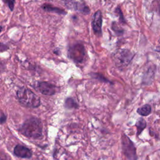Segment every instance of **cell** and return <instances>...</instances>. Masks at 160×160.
<instances>
[{
    "label": "cell",
    "instance_id": "18",
    "mask_svg": "<svg viewBox=\"0 0 160 160\" xmlns=\"http://www.w3.org/2000/svg\"><path fill=\"white\" fill-rule=\"evenodd\" d=\"M2 1L4 3H6L8 6L11 11H13L14 4H15V0H2Z\"/></svg>",
    "mask_w": 160,
    "mask_h": 160
},
{
    "label": "cell",
    "instance_id": "8",
    "mask_svg": "<svg viewBox=\"0 0 160 160\" xmlns=\"http://www.w3.org/2000/svg\"><path fill=\"white\" fill-rule=\"evenodd\" d=\"M38 88L41 94L46 96H52L56 93V86L48 82H39Z\"/></svg>",
    "mask_w": 160,
    "mask_h": 160
},
{
    "label": "cell",
    "instance_id": "11",
    "mask_svg": "<svg viewBox=\"0 0 160 160\" xmlns=\"http://www.w3.org/2000/svg\"><path fill=\"white\" fill-rule=\"evenodd\" d=\"M151 109V106L149 104H146L139 108L137 109V112L142 116H147L151 114L152 111Z\"/></svg>",
    "mask_w": 160,
    "mask_h": 160
},
{
    "label": "cell",
    "instance_id": "20",
    "mask_svg": "<svg viewBox=\"0 0 160 160\" xmlns=\"http://www.w3.org/2000/svg\"><path fill=\"white\" fill-rule=\"evenodd\" d=\"M8 48V47L6 46V44H2V43L1 44V52H2L3 51L7 49Z\"/></svg>",
    "mask_w": 160,
    "mask_h": 160
},
{
    "label": "cell",
    "instance_id": "19",
    "mask_svg": "<svg viewBox=\"0 0 160 160\" xmlns=\"http://www.w3.org/2000/svg\"><path fill=\"white\" fill-rule=\"evenodd\" d=\"M6 121V115L2 112L1 113V124H3Z\"/></svg>",
    "mask_w": 160,
    "mask_h": 160
},
{
    "label": "cell",
    "instance_id": "15",
    "mask_svg": "<svg viewBox=\"0 0 160 160\" xmlns=\"http://www.w3.org/2000/svg\"><path fill=\"white\" fill-rule=\"evenodd\" d=\"M111 28L113 30V31L118 35V36H121L123 34L124 30L122 29H121L117 24L116 22H112L111 24Z\"/></svg>",
    "mask_w": 160,
    "mask_h": 160
},
{
    "label": "cell",
    "instance_id": "3",
    "mask_svg": "<svg viewBox=\"0 0 160 160\" xmlns=\"http://www.w3.org/2000/svg\"><path fill=\"white\" fill-rule=\"evenodd\" d=\"M133 56L134 54L129 50L122 49L115 52L112 54V58L116 66L122 69L130 63Z\"/></svg>",
    "mask_w": 160,
    "mask_h": 160
},
{
    "label": "cell",
    "instance_id": "7",
    "mask_svg": "<svg viewBox=\"0 0 160 160\" xmlns=\"http://www.w3.org/2000/svg\"><path fill=\"white\" fill-rule=\"evenodd\" d=\"M102 13L100 10H98L94 14L92 21V29L94 34L97 36H101L102 34Z\"/></svg>",
    "mask_w": 160,
    "mask_h": 160
},
{
    "label": "cell",
    "instance_id": "10",
    "mask_svg": "<svg viewBox=\"0 0 160 160\" xmlns=\"http://www.w3.org/2000/svg\"><path fill=\"white\" fill-rule=\"evenodd\" d=\"M41 8L44 11L47 12H52L57 13L58 14H63V15L66 14V12L64 9H61L58 7L53 6L52 5L49 4H44L42 5Z\"/></svg>",
    "mask_w": 160,
    "mask_h": 160
},
{
    "label": "cell",
    "instance_id": "2",
    "mask_svg": "<svg viewBox=\"0 0 160 160\" xmlns=\"http://www.w3.org/2000/svg\"><path fill=\"white\" fill-rule=\"evenodd\" d=\"M16 96L19 103L26 107L36 108L41 104L40 98L31 90L24 87L18 89Z\"/></svg>",
    "mask_w": 160,
    "mask_h": 160
},
{
    "label": "cell",
    "instance_id": "1",
    "mask_svg": "<svg viewBox=\"0 0 160 160\" xmlns=\"http://www.w3.org/2000/svg\"><path fill=\"white\" fill-rule=\"evenodd\" d=\"M24 136L33 139H40L42 136V124L41 119L32 117L26 120L19 129Z\"/></svg>",
    "mask_w": 160,
    "mask_h": 160
},
{
    "label": "cell",
    "instance_id": "17",
    "mask_svg": "<svg viewBox=\"0 0 160 160\" xmlns=\"http://www.w3.org/2000/svg\"><path fill=\"white\" fill-rule=\"evenodd\" d=\"M115 12L118 14L119 17V20L122 23H125L126 22V21L124 18V16H123V14H122V12L121 9V8L119 7H117L115 9Z\"/></svg>",
    "mask_w": 160,
    "mask_h": 160
},
{
    "label": "cell",
    "instance_id": "22",
    "mask_svg": "<svg viewBox=\"0 0 160 160\" xmlns=\"http://www.w3.org/2000/svg\"><path fill=\"white\" fill-rule=\"evenodd\" d=\"M68 1V0H64V1L65 2V1Z\"/></svg>",
    "mask_w": 160,
    "mask_h": 160
},
{
    "label": "cell",
    "instance_id": "12",
    "mask_svg": "<svg viewBox=\"0 0 160 160\" xmlns=\"http://www.w3.org/2000/svg\"><path fill=\"white\" fill-rule=\"evenodd\" d=\"M135 126L137 128V136H139L146 128V122L142 118H140L136 121Z\"/></svg>",
    "mask_w": 160,
    "mask_h": 160
},
{
    "label": "cell",
    "instance_id": "13",
    "mask_svg": "<svg viewBox=\"0 0 160 160\" xmlns=\"http://www.w3.org/2000/svg\"><path fill=\"white\" fill-rule=\"evenodd\" d=\"M78 106V104L72 98H68L64 101V107L67 109H76Z\"/></svg>",
    "mask_w": 160,
    "mask_h": 160
},
{
    "label": "cell",
    "instance_id": "21",
    "mask_svg": "<svg viewBox=\"0 0 160 160\" xmlns=\"http://www.w3.org/2000/svg\"><path fill=\"white\" fill-rule=\"evenodd\" d=\"M155 51H158V52H160V38L159 39V44L157 46V48L155 49Z\"/></svg>",
    "mask_w": 160,
    "mask_h": 160
},
{
    "label": "cell",
    "instance_id": "6",
    "mask_svg": "<svg viewBox=\"0 0 160 160\" xmlns=\"http://www.w3.org/2000/svg\"><path fill=\"white\" fill-rule=\"evenodd\" d=\"M66 7L69 9H72L82 14H88L90 12L89 7L84 3L76 1L75 0H68L64 2Z\"/></svg>",
    "mask_w": 160,
    "mask_h": 160
},
{
    "label": "cell",
    "instance_id": "9",
    "mask_svg": "<svg viewBox=\"0 0 160 160\" xmlns=\"http://www.w3.org/2000/svg\"><path fill=\"white\" fill-rule=\"evenodd\" d=\"M13 152L14 155L21 158L30 159L32 156V151L30 149L20 144H18L14 147Z\"/></svg>",
    "mask_w": 160,
    "mask_h": 160
},
{
    "label": "cell",
    "instance_id": "5",
    "mask_svg": "<svg viewBox=\"0 0 160 160\" xmlns=\"http://www.w3.org/2000/svg\"><path fill=\"white\" fill-rule=\"evenodd\" d=\"M121 143L122 151L126 158L128 159H136L138 157L136 147L131 140L124 134L122 136Z\"/></svg>",
    "mask_w": 160,
    "mask_h": 160
},
{
    "label": "cell",
    "instance_id": "14",
    "mask_svg": "<svg viewBox=\"0 0 160 160\" xmlns=\"http://www.w3.org/2000/svg\"><path fill=\"white\" fill-rule=\"evenodd\" d=\"M154 72H153V70L151 69H149L148 70V71L146 72V74H144V78H143V81H144V83H146V84H148V81H151V79L152 80L153 79V78H154Z\"/></svg>",
    "mask_w": 160,
    "mask_h": 160
},
{
    "label": "cell",
    "instance_id": "4",
    "mask_svg": "<svg viewBox=\"0 0 160 160\" xmlns=\"http://www.w3.org/2000/svg\"><path fill=\"white\" fill-rule=\"evenodd\" d=\"M68 57L77 63H81L85 59L86 51L84 46L80 43L69 46L68 51Z\"/></svg>",
    "mask_w": 160,
    "mask_h": 160
},
{
    "label": "cell",
    "instance_id": "16",
    "mask_svg": "<svg viewBox=\"0 0 160 160\" xmlns=\"http://www.w3.org/2000/svg\"><path fill=\"white\" fill-rule=\"evenodd\" d=\"M91 76L94 78H96L101 81L102 82H110L109 81H108V79H107L106 78H104L102 74H97V73H93L91 74Z\"/></svg>",
    "mask_w": 160,
    "mask_h": 160
}]
</instances>
